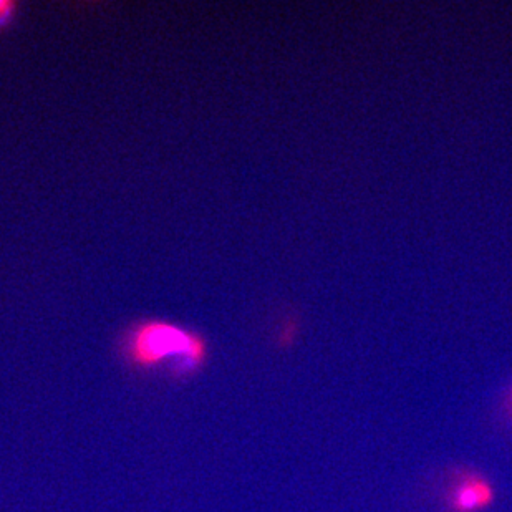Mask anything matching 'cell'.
<instances>
[{"label": "cell", "instance_id": "1", "mask_svg": "<svg viewBox=\"0 0 512 512\" xmlns=\"http://www.w3.org/2000/svg\"><path fill=\"white\" fill-rule=\"evenodd\" d=\"M125 355L133 367L155 368L176 362L179 370L194 372L208 360L203 335L165 319L136 322L125 335Z\"/></svg>", "mask_w": 512, "mask_h": 512}, {"label": "cell", "instance_id": "3", "mask_svg": "<svg viewBox=\"0 0 512 512\" xmlns=\"http://www.w3.org/2000/svg\"><path fill=\"white\" fill-rule=\"evenodd\" d=\"M17 2H10V0H0V30L5 29L7 25L14 20L15 14H17Z\"/></svg>", "mask_w": 512, "mask_h": 512}, {"label": "cell", "instance_id": "2", "mask_svg": "<svg viewBox=\"0 0 512 512\" xmlns=\"http://www.w3.org/2000/svg\"><path fill=\"white\" fill-rule=\"evenodd\" d=\"M493 484L481 476H464L451 489L448 506L451 512H479L494 501Z\"/></svg>", "mask_w": 512, "mask_h": 512}]
</instances>
